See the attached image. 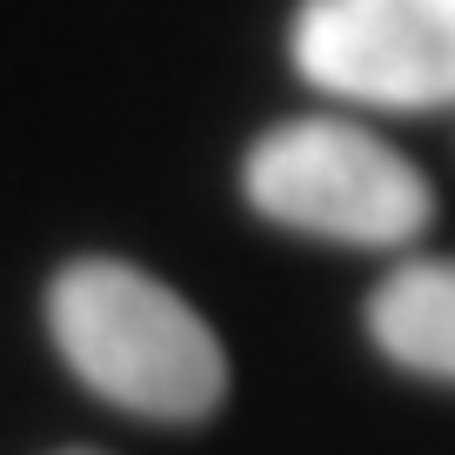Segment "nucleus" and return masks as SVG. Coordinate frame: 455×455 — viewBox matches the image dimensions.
<instances>
[{"mask_svg": "<svg viewBox=\"0 0 455 455\" xmlns=\"http://www.w3.org/2000/svg\"><path fill=\"white\" fill-rule=\"evenodd\" d=\"M54 348L100 402L148 422H201L228 395L214 328L128 261H74L47 288Z\"/></svg>", "mask_w": 455, "mask_h": 455, "instance_id": "nucleus-1", "label": "nucleus"}, {"mask_svg": "<svg viewBox=\"0 0 455 455\" xmlns=\"http://www.w3.org/2000/svg\"><path fill=\"white\" fill-rule=\"evenodd\" d=\"M68 455H87V449H68Z\"/></svg>", "mask_w": 455, "mask_h": 455, "instance_id": "nucleus-5", "label": "nucleus"}, {"mask_svg": "<svg viewBox=\"0 0 455 455\" xmlns=\"http://www.w3.org/2000/svg\"><path fill=\"white\" fill-rule=\"evenodd\" d=\"M288 47L301 81L355 108L455 100V0H301Z\"/></svg>", "mask_w": 455, "mask_h": 455, "instance_id": "nucleus-3", "label": "nucleus"}, {"mask_svg": "<svg viewBox=\"0 0 455 455\" xmlns=\"http://www.w3.org/2000/svg\"><path fill=\"white\" fill-rule=\"evenodd\" d=\"M369 335L395 369L455 382V261H402L369 301Z\"/></svg>", "mask_w": 455, "mask_h": 455, "instance_id": "nucleus-4", "label": "nucleus"}, {"mask_svg": "<svg viewBox=\"0 0 455 455\" xmlns=\"http://www.w3.org/2000/svg\"><path fill=\"white\" fill-rule=\"evenodd\" d=\"M242 188L268 221L348 248H402L435 214L422 168L335 114L268 128L248 148Z\"/></svg>", "mask_w": 455, "mask_h": 455, "instance_id": "nucleus-2", "label": "nucleus"}]
</instances>
